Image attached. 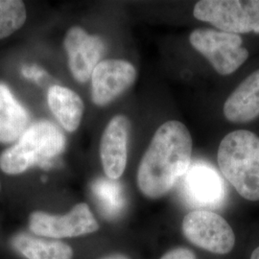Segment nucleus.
<instances>
[{"mask_svg": "<svg viewBox=\"0 0 259 259\" xmlns=\"http://www.w3.org/2000/svg\"><path fill=\"white\" fill-rule=\"evenodd\" d=\"M192 138L182 122L167 121L155 133L138 170L142 194L158 199L185 176L191 162Z\"/></svg>", "mask_w": 259, "mask_h": 259, "instance_id": "obj_1", "label": "nucleus"}, {"mask_svg": "<svg viewBox=\"0 0 259 259\" xmlns=\"http://www.w3.org/2000/svg\"><path fill=\"white\" fill-rule=\"evenodd\" d=\"M217 159L223 175L238 194L259 201V137L246 130L230 133L220 143Z\"/></svg>", "mask_w": 259, "mask_h": 259, "instance_id": "obj_2", "label": "nucleus"}, {"mask_svg": "<svg viewBox=\"0 0 259 259\" xmlns=\"http://www.w3.org/2000/svg\"><path fill=\"white\" fill-rule=\"evenodd\" d=\"M65 145L61 130L49 121H39L29 127L14 146L1 153L0 169L8 175H19L59 155Z\"/></svg>", "mask_w": 259, "mask_h": 259, "instance_id": "obj_3", "label": "nucleus"}, {"mask_svg": "<svg viewBox=\"0 0 259 259\" xmlns=\"http://www.w3.org/2000/svg\"><path fill=\"white\" fill-rule=\"evenodd\" d=\"M193 15L222 32L259 34V0H202L195 5Z\"/></svg>", "mask_w": 259, "mask_h": 259, "instance_id": "obj_4", "label": "nucleus"}, {"mask_svg": "<svg viewBox=\"0 0 259 259\" xmlns=\"http://www.w3.org/2000/svg\"><path fill=\"white\" fill-rule=\"evenodd\" d=\"M189 40L219 74H232L249 57L248 50L242 47V38L236 34L199 28L191 33Z\"/></svg>", "mask_w": 259, "mask_h": 259, "instance_id": "obj_5", "label": "nucleus"}, {"mask_svg": "<svg viewBox=\"0 0 259 259\" xmlns=\"http://www.w3.org/2000/svg\"><path fill=\"white\" fill-rule=\"evenodd\" d=\"M183 232L195 246L217 254L231 252L235 244V235L230 224L209 210L199 209L186 214Z\"/></svg>", "mask_w": 259, "mask_h": 259, "instance_id": "obj_6", "label": "nucleus"}, {"mask_svg": "<svg viewBox=\"0 0 259 259\" xmlns=\"http://www.w3.org/2000/svg\"><path fill=\"white\" fill-rule=\"evenodd\" d=\"M29 229L39 237L60 240L97 232L99 224L90 206L80 203L65 215H52L42 211L32 213L29 217Z\"/></svg>", "mask_w": 259, "mask_h": 259, "instance_id": "obj_7", "label": "nucleus"}, {"mask_svg": "<svg viewBox=\"0 0 259 259\" xmlns=\"http://www.w3.org/2000/svg\"><path fill=\"white\" fill-rule=\"evenodd\" d=\"M137 69L124 60H105L92 75V98L95 105L106 106L130 89L137 79Z\"/></svg>", "mask_w": 259, "mask_h": 259, "instance_id": "obj_8", "label": "nucleus"}, {"mask_svg": "<svg viewBox=\"0 0 259 259\" xmlns=\"http://www.w3.org/2000/svg\"><path fill=\"white\" fill-rule=\"evenodd\" d=\"M64 46L75 80L80 83L87 82L105 52L102 38L88 34L80 26H73L67 31Z\"/></svg>", "mask_w": 259, "mask_h": 259, "instance_id": "obj_9", "label": "nucleus"}, {"mask_svg": "<svg viewBox=\"0 0 259 259\" xmlns=\"http://www.w3.org/2000/svg\"><path fill=\"white\" fill-rule=\"evenodd\" d=\"M184 194L196 207L216 208L226 197V185L211 165L196 162L189 166L184 178Z\"/></svg>", "mask_w": 259, "mask_h": 259, "instance_id": "obj_10", "label": "nucleus"}, {"mask_svg": "<svg viewBox=\"0 0 259 259\" xmlns=\"http://www.w3.org/2000/svg\"><path fill=\"white\" fill-rule=\"evenodd\" d=\"M131 123L124 115L114 116L103 133L100 157L105 174L111 180H118L127 164V144Z\"/></svg>", "mask_w": 259, "mask_h": 259, "instance_id": "obj_11", "label": "nucleus"}, {"mask_svg": "<svg viewBox=\"0 0 259 259\" xmlns=\"http://www.w3.org/2000/svg\"><path fill=\"white\" fill-rule=\"evenodd\" d=\"M224 114L232 123H247L259 116V69L245 79L224 105Z\"/></svg>", "mask_w": 259, "mask_h": 259, "instance_id": "obj_12", "label": "nucleus"}, {"mask_svg": "<svg viewBox=\"0 0 259 259\" xmlns=\"http://www.w3.org/2000/svg\"><path fill=\"white\" fill-rule=\"evenodd\" d=\"M30 115L19 104L7 85L0 83V142L11 143L27 131Z\"/></svg>", "mask_w": 259, "mask_h": 259, "instance_id": "obj_13", "label": "nucleus"}, {"mask_svg": "<svg viewBox=\"0 0 259 259\" xmlns=\"http://www.w3.org/2000/svg\"><path fill=\"white\" fill-rule=\"evenodd\" d=\"M47 100L52 113L67 132L79 128L84 106L77 93L65 87L53 85L48 91Z\"/></svg>", "mask_w": 259, "mask_h": 259, "instance_id": "obj_14", "label": "nucleus"}, {"mask_svg": "<svg viewBox=\"0 0 259 259\" xmlns=\"http://www.w3.org/2000/svg\"><path fill=\"white\" fill-rule=\"evenodd\" d=\"M12 245L26 259H72L73 250L65 242L20 233Z\"/></svg>", "mask_w": 259, "mask_h": 259, "instance_id": "obj_15", "label": "nucleus"}, {"mask_svg": "<svg viewBox=\"0 0 259 259\" xmlns=\"http://www.w3.org/2000/svg\"><path fill=\"white\" fill-rule=\"evenodd\" d=\"M93 192L103 213L110 218L117 216L124 208L125 198L119 183L111 179H98L93 185Z\"/></svg>", "mask_w": 259, "mask_h": 259, "instance_id": "obj_16", "label": "nucleus"}, {"mask_svg": "<svg viewBox=\"0 0 259 259\" xmlns=\"http://www.w3.org/2000/svg\"><path fill=\"white\" fill-rule=\"evenodd\" d=\"M25 5L19 0H0V39L9 37L26 21Z\"/></svg>", "mask_w": 259, "mask_h": 259, "instance_id": "obj_17", "label": "nucleus"}, {"mask_svg": "<svg viewBox=\"0 0 259 259\" xmlns=\"http://www.w3.org/2000/svg\"><path fill=\"white\" fill-rule=\"evenodd\" d=\"M160 259H196V255L192 250L185 248H177L167 251Z\"/></svg>", "mask_w": 259, "mask_h": 259, "instance_id": "obj_18", "label": "nucleus"}, {"mask_svg": "<svg viewBox=\"0 0 259 259\" xmlns=\"http://www.w3.org/2000/svg\"><path fill=\"white\" fill-rule=\"evenodd\" d=\"M100 259H129L127 256L120 254V253H113V254H110V255H107L105 257H102Z\"/></svg>", "mask_w": 259, "mask_h": 259, "instance_id": "obj_19", "label": "nucleus"}, {"mask_svg": "<svg viewBox=\"0 0 259 259\" xmlns=\"http://www.w3.org/2000/svg\"><path fill=\"white\" fill-rule=\"evenodd\" d=\"M250 259H259V247L252 251Z\"/></svg>", "mask_w": 259, "mask_h": 259, "instance_id": "obj_20", "label": "nucleus"}, {"mask_svg": "<svg viewBox=\"0 0 259 259\" xmlns=\"http://www.w3.org/2000/svg\"><path fill=\"white\" fill-rule=\"evenodd\" d=\"M0 188H1V185H0Z\"/></svg>", "mask_w": 259, "mask_h": 259, "instance_id": "obj_21", "label": "nucleus"}]
</instances>
